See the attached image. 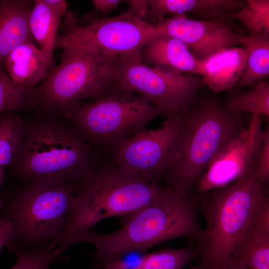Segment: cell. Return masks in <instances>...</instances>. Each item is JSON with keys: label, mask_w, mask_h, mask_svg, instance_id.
Wrapping results in <instances>:
<instances>
[{"label": "cell", "mask_w": 269, "mask_h": 269, "mask_svg": "<svg viewBox=\"0 0 269 269\" xmlns=\"http://www.w3.org/2000/svg\"><path fill=\"white\" fill-rule=\"evenodd\" d=\"M166 185L125 172L106 161L76 183L72 209L58 237L49 245L58 254L75 237L108 217L130 215L157 199Z\"/></svg>", "instance_id": "cell-2"}, {"label": "cell", "mask_w": 269, "mask_h": 269, "mask_svg": "<svg viewBox=\"0 0 269 269\" xmlns=\"http://www.w3.org/2000/svg\"><path fill=\"white\" fill-rule=\"evenodd\" d=\"M120 0H94L93 4L96 9L101 13H108L117 8L121 2Z\"/></svg>", "instance_id": "cell-30"}, {"label": "cell", "mask_w": 269, "mask_h": 269, "mask_svg": "<svg viewBox=\"0 0 269 269\" xmlns=\"http://www.w3.org/2000/svg\"><path fill=\"white\" fill-rule=\"evenodd\" d=\"M1 205H2V199H0V208L1 206Z\"/></svg>", "instance_id": "cell-33"}, {"label": "cell", "mask_w": 269, "mask_h": 269, "mask_svg": "<svg viewBox=\"0 0 269 269\" xmlns=\"http://www.w3.org/2000/svg\"><path fill=\"white\" fill-rule=\"evenodd\" d=\"M151 21L167 15L191 14L197 19L226 21L245 3L243 0H148Z\"/></svg>", "instance_id": "cell-17"}, {"label": "cell", "mask_w": 269, "mask_h": 269, "mask_svg": "<svg viewBox=\"0 0 269 269\" xmlns=\"http://www.w3.org/2000/svg\"><path fill=\"white\" fill-rule=\"evenodd\" d=\"M60 63L26 94L33 110L66 117L77 104L94 100L114 86L115 58L91 48L67 44Z\"/></svg>", "instance_id": "cell-6"}, {"label": "cell", "mask_w": 269, "mask_h": 269, "mask_svg": "<svg viewBox=\"0 0 269 269\" xmlns=\"http://www.w3.org/2000/svg\"><path fill=\"white\" fill-rule=\"evenodd\" d=\"M195 245L178 249H165L145 255L137 261L128 262L121 258L99 263L102 269H183L194 258Z\"/></svg>", "instance_id": "cell-21"}, {"label": "cell", "mask_w": 269, "mask_h": 269, "mask_svg": "<svg viewBox=\"0 0 269 269\" xmlns=\"http://www.w3.org/2000/svg\"><path fill=\"white\" fill-rule=\"evenodd\" d=\"M156 24L158 32L184 42L198 60L222 49L239 45V33L226 21L199 20L178 14L165 17Z\"/></svg>", "instance_id": "cell-13"}, {"label": "cell", "mask_w": 269, "mask_h": 269, "mask_svg": "<svg viewBox=\"0 0 269 269\" xmlns=\"http://www.w3.org/2000/svg\"><path fill=\"white\" fill-rule=\"evenodd\" d=\"M226 269H249L244 265L234 261L230 262V263Z\"/></svg>", "instance_id": "cell-31"}, {"label": "cell", "mask_w": 269, "mask_h": 269, "mask_svg": "<svg viewBox=\"0 0 269 269\" xmlns=\"http://www.w3.org/2000/svg\"><path fill=\"white\" fill-rule=\"evenodd\" d=\"M248 54L242 46L219 50L199 60V75L203 86L214 93L231 90L241 77Z\"/></svg>", "instance_id": "cell-15"}, {"label": "cell", "mask_w": 269, "mask_h": 269, "mask_svg": "<svg viewBox=\"0 0 269 269\" xmlns=\"http://www.w3.org/2000/svg\"><path fill=\"white\" fill-rule=\"evenodd\" d=\"M10 269H24L19 265H14V266Z\"/></svg>", "instance_id": "cell-32"}, {"label": "cell", "mask_w": 269, "mask_h": 269, "mask_svg": "<svg viewBox=\"0 0 269 269\" xmlns=\"http://www.w3.org/2000/svg\"><path fill=\"white\" fill-rule=\"evenodd\" d=\"M64 18V33L58 35L56 48L80 45L114 58L140 53L158 33L156 24L138 18L128 8L116 16L89 19L84 25L75 11L68 10Z\"/></svg>", "instance_id": "cell-10"}, {"label": "cell", "mask_w": 269, "mask_h": 269, "mask_svg": "<svg viewBox=\"0 0 269 269\" xmlns=\"http://www.w3.org/2000/svg\"><path fill=\"white\" fill-rule=\"evenodd\" d=\"M160 115L147 99L115 84L97 98L77 104L66 117L90 143L104 149L146 129Z\"/></svg>", "instance_id": "cell-8"}, {"label": "cell", "mask_w": 269, "mask_h": 269, "mask_svg": "<svg viewBox=\"0 0 269 269\" xmlns=\"http://www.w3.org/2000/svg\"><path fill=\"white\" fill-rule=\"evenodd\" d=\"M183 116L177 155L162 178L177 194L187 197L214 159L248 123L245 115L228 112L215 97L196 96Z\"/></svg>", "instance_id": "cell-5"}, {"label": "cell", "mask_w": 269, "mask_h": 269, "mask_svg": "<svg viewBox=\"0 0 269 269\" xmlns=\"http://www.w3.org/2000/svg\"><path fill=\"white\" fill-rule=\"evenodd\" d=\"M231 18L241 22L250 34L269 37V0H247Z\"/></svg>", "instance_id": "cell-25"}, {"label": "cell", "mask_w": 269, "mask_h": 269, "mask_svg": "<svg viewBox=\"0 0 269 269\" xmlns=\"http://www.w3.org/2000/svg\"><path fill=\"white\" fill-rule=\"evenodd\" d=\"M197 211L194 196L181 197L168 187L161 196L129 215L119 230L107 234L90 231L75 237L71 246L81 242L93 244L99 264L129 253L143 252L178 237L196 241L203 231Z\"/></svg>", "instance_id": "cell-3"}, {"label": "cell", "mask_w": 269, "mask_h": 269, "mask_svg": "<svg viewBox=\"0 0 269 269\" xmlns=\"http://www.w3.org/2000/svg\"><path fill=\"white\" fill-rule=\"evenodd\" d=\"M76 182L26 183L2 197L1 216L13 228L11 243L25 250L46 247L60 235L73 204Z\"/></svg>", "instance_id": "cell-7"}, {"label": "cell", "mask_w": 269, "mask_h": 269, "mask_svg": "<svg viewBox=\"0 0 269 269\" xmlns=\"http://www.w3.org/2000/svg\"><path fill=\"white\" fill-rule=\"evenodd\" d=\"M231 261L249 269H269V199L260 206L234 248Z\"/></svg>", "instance_id": "cell-18"}, {"label": "cell", "mask_w": 269, "mask_h": 269, "mask_svg": "<svg viewBox=\"0 0 269 269\" xmlns=\"http://www.w3.org/2000/svg\"><path fill=\"white\" fill-rule=\"evenodd\" d=\"M195 197L206 227L195 242L194 257L198 264L189 269H226L234 248L260 206L269 199V187L254 172Z\"/></svg>", "instance_id": "cell-4"}, {"label": "cell", "mask_w": 269, "mask_h": 269, "mask_svg": "<svg viewBox=\"0 0 269 269\" xmlns=\"http://www.w3.org/2000/svg\"><path fill=\"white\" fill-rule=\"evenodd\" d=\"M221 103L228 112L234 114L248 113L269 118V85L263 81L249 91L234 92Z\"/></svg>", "instance_id": "cell-23"}, {"label": "cell", "mask_w": 269, "mask_h": 269, "mask_svg": "<svg viewBox=\"0 0 269 269\" xmlns=\"http://www.w3.org/2000/svg\"><path fill=\"white\" fill-rule=\"evenodd\" d=\"M128 9L138 18L146 22H151L148 0H129L126 1ZM153 24V23H152Z\"/></svg>", "instance_id": "cell-28"}, {"label": "cell", "mask_w": 269, "mask_h": 269, "mask_svg": "<svg viewBox=\"0 0 269 269\" xmlns=\"http://www.w3.org/2000/svg\"><path fill=\"white\" fill-rule=\"evenodd\" d=\"M56 66L55 60L49 59L31 41L15 48L5 64L6 74L25 95L43 82Z\"/></svg>", "instance_id": "cell-16"}, {"label": "cell", "mask_w": 269, "mask_h": 269, "mask_svg": "<svg viewBox=\"0 0 269 269\" xmlns=\"http://www.w3.org/2000/svg\"><path fill=\"white\" fill-rule=\"evenodd\" d=\"M183 114L167 117L158 129H145L103 149L107 161L129 174L159 182L177 155Z\"/></svg>", "instance_id": "cell-11"}, {"label": "cell", "mask_w": 269, "mask_h": 269, "mask_svg": "<svg viewBox=\"0 0 269 269\" xmlns=\"http://www.w3.org/2000/svg\"><path fill=\"white\" fill-rule=\"evenodd\" d=\"M238 40L248 56L245 69L235 87H254L269 74V37L239 34Z\"/></svg>", "instance_id": "cell-22"}, {"label": "cell", "mask_w": 269, "mask_h": 269, "mask_svg": "<svg viewBox=\"0 0 269 269\" xmlns=\"http://www.w3.org/2000/svg\"><path fill=\"white\" fill-rule=\"evenodd\" d=\"M32 0H0V69L6 73L9 54L25 42H33L29 27Z\"/></svg>", "instance_id": "cell-19"}, {"label": "cell", "mask_w": 269, "mask_h": 269, "mask_svg": "<svg viewBox=\"0 0 269 269\" xmlns=\"http://www.w3.org/2000/svg\"><path fill=\"white\" fill-rule=\"evenodd\" d=\"M263 131L261 117L251 115L247 126L219 152L196 184V196L253 173L261 147Z\"/></svg>", "instance_id": "cell-12"}, {"label": "cell", "mask_w": 269, "mask_h": 269, "mask_svg": "<svg viewBox=\"0 0 269 269\" xmlns=\"http://www.w3.org/2000/svg\"><path fill=\"white\" fill-rule=\"evenodd\" d=\"M142 62L147 65L199 75V60L181 40L158 32L142 48Z\"/></svg>", "instance_id": "cell-14"}, {"label": "cell", "mask_w": 269, "mask_h": 269, "mask_svg": "<svg viewBox=\"0 0 269 269\" xmlns=\"http://www.w3.org/2000/svg\"><path fill=\"white\" fill-rule=\"evenodd\" d=\"M254 174L263 184L268 186L269 182V126L263 131L261 147L258 155Z\"/></svg>", "instance_id": "cell-27"}, {"label": "cell", "mask_w": 269, "mask_h": 269, "mask_svg": "<svg viewBox=\"0 0 269 269\" xmlns=\"http://www.w3.org/2000/svg\"><path fill=\"white\" fill-rule=\"evenodd\" d=\"M22 118L18 112L11 111L0 115V199L5 171L15 155L20 136Z\"/></svg>", "instance_id": "cell-24"}, {"label": "cell", "mask_w": 269, "mask_h": 269, "mask_svg": "<svg viewBox=\"0 0 269 269\" xmlns=\"http://www.w3.org/2000/svg\"><path fill=\"white\" fill-rule=\"evenodd\" d=\"M115 62L116 84L143 96L166 118L184 113L203 86L197 75L143 63L139 53L118 56Z\"/></svg>", "instance_id": "cell-9"}, {"label": "cell", "mask_w": 269, "mask_h": 269, "mask_svg": "<svg viewBox=\"0 0 269 269\" xmlns=\"http://www.w3.org/2000/svg\"><path fill=\"white\" fill-rule=\"evenodd\" d=\"M21 115L19 143L10 175L26 183L75 182L102 165V149L90 143L66 117L35 110Z\"/></svg>", "instance_id": "cell-1"}, {"label": "cell", "mask_w": 269, "mask_h": 269, "mask_svg": "<svg viewBox=\"0 0 269 269\" xmlns=\"http://www.w3.org/2000/svg\"><path fill=\"white\" fill-rule=\"evenodd\" d=\"M32 110L25 94L0 69V115L11 111Z\"/></svg>", "instance_id": "cell-26"}, {"label": "cell", "mask_w": 269, "mask_h": 269, "mask_svg": "<svg viewBox=\"0 0 269 269\" xmlns=\"http://www.w3.org/2000/svg\"><path fill=\"white\" fill-rule=\"evenodd\" d=\"M13 238V228L11 222L0 216V251L3 246L12 242Z\"/></svg>", "instance_id": "cell-29"}, {"label": "cell", "mask_w": 269, "mask_h": 269, "mask_svg": "<svg viewBox=\"0 0 269 269\" xmlns=\"http://www.w3.org/2000/svg\"><path fill=\"white\" fill-rule=\"evenodd\" d=\"M68 10L64 6L53 5L45 0H34L29 16V27L34 40L42 52L55 60L54 50L62 18Z\"/></svg>", "instance_id": "cell-20"}]
</instances>
